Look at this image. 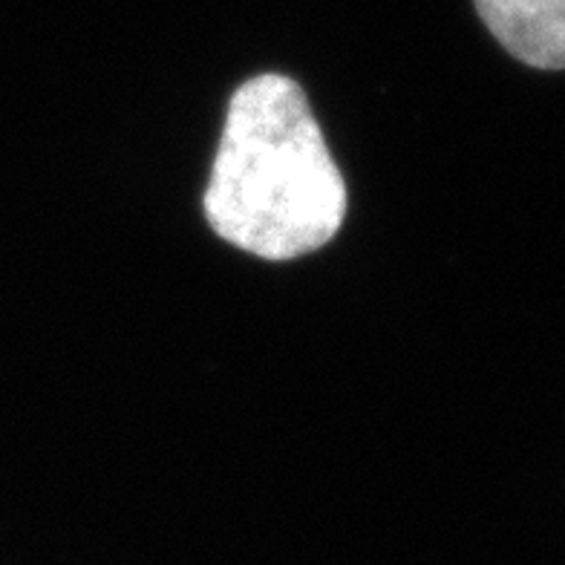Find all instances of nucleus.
I'll list each match as a JSON object with an SVG mask.
<instances>
[{"label": "nucleus", "mask_w": 565, "mask_h": 565, "mask_svg": "<svg viewBox=\"0 0 565 565\" xmlns=\"http://www.w3.org/2000/svg\"><path fill=\"white\" fill-rule=\"evenodd\" d=\"M202 209L216 237L260 260H295L338 234L347 182L289 75H254L231 96Z\"/></svg>", "instance_id": "obj_1"}, {"label": "nucleus", "mask_w": 565, "mask_h": 565, "mask_svg": "<svg viewBox=\"0 0 565 565\" xmlns=\"http://www.w3.org/2000/svg\"><path fill=\"white\" fill-rule=\"evenodd\" d=\"M499 44L536 70H565V0H473Z\"/></svg>", "instance_id": "obj_2"}]
</instances>
